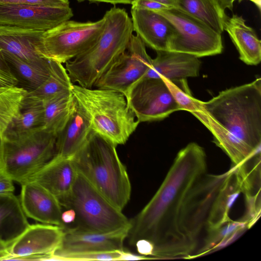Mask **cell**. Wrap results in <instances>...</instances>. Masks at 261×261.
Wrapping results in <instances>:
<instances>
[{
    "instance_id": "cell-1",
    "label": "cell",
    "mask_w": 261,
    "mask_h": 261,
    "mask_svg": "<svg viewBox=\"0 0 261 261\" xmlns=\"http://www.w3.org/2000/svg\"><path fill=\"white\" fill-rule=\"evenodd\" d=\"M206 156L195 142L177 153L155 194L133 219L127 237L130 245L145 239L153 245L152 259L184 257L180 225L189 193L206 173Z\"/></svg>"
},
{
    "instance_id": "cell-2",
    "label": "cell",
    "mask_w": 261,
    "mask_h": 261,
    "mask_svg": "<svg viewBox=\"0 0 261 261\" xmlns=\"http://www.w3.org/2000/svg\"><path fill=\"white\" fill-rule=\"evenodd\" d=\"M205 113L201 122L210 130L225 134L216 145L233 154L261 148V79L227 89L207 101H200Z\"/></svg>"
},
{
    "instance_id": "cell-3",
    "label": "cell",
    "mask_w": 261,
    "mask_h": 261,
    "mask_svg": "<svg viewBox=\"0 0 261 261\" xmlns=\"http://www.w3.org/2000/svg\"><path fill=\"white\" fill-rule=\"evenodd\" d=\"M116 145L92 129L72 158L77 170L114 205L122 211L130 199V181Z\"/></svg>"
},
{
    "instance_id": "cell-4",
    "label": "cell",
    "mask_w": 261,
    "mask_h": 261,
    "mask_svg": "<svg viewBox=\"0 0 261 261\" xmlns=\"http://www.w3.org/2000/svg\"><path fill=\"white\" fill-rule=\"evenodd\" d=\"M103 17L105 28L94 45L66 63L65 69L73 84L93 88L128 47L134 29L126 11L114 7Z\"/></svg>"
},
{
    "instance_id": "cell-5",
    "label": "cell",
    "mask_w": 261,
    "mask_h": 261,
    "mask_svg": "<svg viewBox=\"0 0 261 261\" xmlns=\"http://www.w3.org/2000/svg\"><path fill=\"white\" fill-rule=\"evenodd\" d=\"M71 91L88 114L92 129L116 146L125 144L140 123L120 92L76 84Z\"/></svg>"
},
{
    "instance_id": "cell-6",
    "label": "cell",
    "mask_w": 261,
    "mask_h": 261,
    "mask_svg": "<svg viewBox=\"0 0 261 261\" xmlns=\"http://www.w3.org/2000/svg\"><path fill=\"white\" fill-rule=\"evenodd\" d=\"M57 136L42 127L0 138V172L21 184L56 154Z\"/></svg>"
},
{
    "instance_id": "cell-7",
    "label": "cell",
    "mask_w": 261,
    "mask_h": 261,
    "mask_svg": "<svg viewBox=\"0 0 261 261\" xmlns=\"http://www.w3.org/2000/svg\"><path fill=\"white\" fill-rule=\"evenodd\" d=\"M73 209L76 227L99 232L130 228V220L81 173L77 175L70 193L59 201Z\"/></svg>"
},
{
    "instance_id": "cell-8",
    "label": "cell",
    "mask_w": 261,
    "mask_h": 261,
    "mask_svg": "<svg viewBox=\"0 0 261 261\" xmlns=\"http://www.w3.org/2000/svg\"><path fill=\"white\" fill-rule=\"evenodd\" d=\"M105 25L103 17L95 22L68 20L44 32L36 41L35 47L42 57L66 63L94 45Z\"/></svg>"
},
{
    "instance_id": "cell-9",
    "label": "cell",
    "mask_w": 261,
    "mask_h": 261,
    "mask_svg": "<svg viewBox=\"0 0 261 261\" xmlns=\"http://www.w3.org/2000/svg\"><path fill=\"white\" fill-rule=\"evenodd\" d=\"M155 12L165 17L173 30L167 50L198 58L222 52L221 34L199 20L175 8Z\"/></svg>"
},
{
    "instance_id": "cell-10",
    "label": "cell",
    "mask_w": 261,
    "mask_h": 261,
    "mask_svg": "<svg viewBox=\"0 0 261 261\" xmlns=\"http://www.w3.org/2000/svg\"><path fill=\"white\" fill-rule=\"evenodd\" d=\"M125 96L139 122L161 120L180 110L161 78H142L129 88Z\"/></svg>"
},
{
    "instance_id": "cell-11",
    "label": "cell",
    "mask_w": 261,
    "mask_h": 261,
    "mask_svg": "<svg viewBox=\"0 0 261 261\" xmlns=\"http://www.w3.org/2000/svg\"><path fill=\"white\" fill-rule=\"evenodd\" d=\"M152 59L145 44L137 35H132L126 50L96 82L94 87L115 90L124 96L129 88L142 79Z\"/></svg>"
},
{
    "instance_id": "cell-12",
    "label": "cell",
    "mask_w": 261,
    "mask_h": 261,
    "mask_svg": "<svg viewBox=\"0 0 261 261\" xmlns=\"http://www.w3.org/2000/svg\"><path fill=\"white\" fill-rule=\"evenodd\" d=\"M64 228L44 223L30 224L8 245V260H53L54 253L62 243Z\"/></svg>"
},
{
    "instance_id": "cell-13",
    "label": "cell",
    "mask_w": 261,
    "mask_h": 261,
    "mask_svg": "<svg viewBox=\"0 0 261 261\" xmlns=\"http://www.w3.org/2000/svg\"><path fill=\"white\" fill-rule=\"evenodd\" d=\"M72 16V11L70 7L0 4V26L45 32L69 20Z\"/></svg>"
},
{
    "instance_id": "cell-14",
    "label": "cell",
    "mask_w": 261,
    "mask_h": 261,
    "mask_svg": "<svg viewBox=\"0 0 261 261\" xmlns=\"http://www.w3.org/2000/svg\"><path fill=\"white\" fill-rule=\"evenodd\" d=\"M130 228L108 232L85 230L75 226L64 228L60 247L54 253V260L61 256L87 251H110L123 249Z\"/></svg>"
},
{
    "instance_id": "cell-15",
    "label": "cell",
    "mask_w": 261,
    "mask_h": 261,
    "mask_svg": "<svg viewBox=\"0 0 261 261\" xmlns=\"http://www.w3.org/2000/svg\"><path fill=\"white\" fill-rule=\"evenodd\" d=\"M19 200L26 216L42 223L65 227L59 200L42 186L25 181L20 184Z\"/></svg>"
},
{
    "instance_id": "cell-16",
    "label": "cell",
    "mask_w": 261,
    "mask_h": 261,
    "mask_svg": "<svg viewBox=\"0 0 261 261\" xmlns=\"http://www.w3.org/2000/svg\"><path fill=\"white\" fill-rule=\"evenodd\" d=\"M77 175L72 158L55 154L25 181L42 186L60 201L70 193Z\"/></svg>"
},
{
    "instance_id": "cell-17",
    "label": "cell",
    "mask_w": 261,
    "mask_h": 261,
    "mask_svg": "<svg viewBox=\"0 0 261 261\" xmlns=\"http://www.w3.org/2000/svg\"><path fill=\"white\" fill-rule=\"evenodd\" d=\"M134 31L145 44L156 51L167 50L173 30L170 22L156 12L132 7Z\"/></svg>"
},
{
    "instance_id": "cell-18",
    "label": "cell",
    "mask_w": 261,
    "mask_h": 261,
    "mask_svg": "<svg viewBox=\"0 0 261 261\" xmlns=\"http://www.w3.org/2000/svg\"><path fill=\"white\" fill-rule=\"evenodd\" d=\"M156 53V57L152 59L150 68L142 78L174 80L198 75L201 66L199 58L169 50L157 51Z\"/></svg>"
},
{
    "instance_id": "cell-19",
    "label": "cell",
    "mask_w": 261,
    "mask_h": 261,
    "mask_svg": "<svg viewBox=\"0 0 261 261\" xmlns=\"http://www.w3.org/2000/svg\"><path fill=\"white\" fill-rule=\"evenodd\" d=\"M44 32L13 27L0 26V49L10 53L24 62L38 65L51 60L41 56L35 45Z\"/></svg>"
},
{
    "instance_id": "cell-20",
    "label": "cell",
    "mask_w": 261,
    "mask_h": 261,
    "mask_svg": "<svg viewBox=\"0 0 261 261\" xmlns=\"http://www.w3.org/2000/svg\"><path fill=\"white\" fill-rule=\"evenodd\" d=\"M91 130L90 117L77 101L70 119L57 136L56 154L72 158L85 143Z\"/></svg>"
},
{
    "instance_id": "cell-21",
    "label": "cell",
    "mask_w": 261,
    "mask_h": 261,
    "mask_svg": "<svg viewBox=\"0 0 261 261\" xmlns=\"http://www.w3.org/2000/svg\"><path fill=\"white\" fill-rule=\"evenodd\" d=\"M237 49L240 59L247 65H256L261 61V43L254 30L237 14L226 16L223 25Z\"/></svg>"
},
{
    "instance_id": "cell-22",
    "label": "cell",
    "mask_w": 261,
    "mask_h": 261,
    "mask_svg": "<svg viewBox=\"0 0 261 261\" xmlns=\"http://www.w3.org/2000/svg\"><path fill=\"white\" fill-rule=\"evenodd\" d=\"M19 199L13 193L0 194V240L8 245L30 225Z\"/></svg>"
},
{
    "instance_id": "cell-23",
    "label": "cell",
    "mask_w": 261,
    "mask_h": 261,
    "mask_svg": "<svg viewBox=\"0 0 261 261\" xmlns=\"http://www.w3.org/2000/svg\"><path fill=\"white\" fill-rule=\"evenodd\" d=\"M76 102L72 91L70 90L43 102L42 127L48 133L57 136L70 119Z\"/></svg>"
},
{
    "instance_id": "cell-24",
    "label": "cell",
    "mask_w": 261,
    "mask_h": 261,
    "mask_svg": "<svg viewBox=\"0 0 261 261\" xmlns=\"http://www.w3.org/2000/svg\"><path fill=\"white\" fill-rule=\"evenodd\" d=\"M2 51L12 73L17 80V86L28 92L40 86L51 73L53 60L46 65H34L23 61L10 53Z\"/></svg>"
},
{
    "instance_id": "cell-25",
    "label": "cell",
    "mask_w": 261,
    "mask_h": 261,
    "mask_svg": "<svg viewBox=\"0 0 261 261\" xmlns=\"http://www.w3.org/2000/svg\"><path fill=\"white\" fill-rule=\"evenodd\" d=\"M73 84L65 67L54 61L49 76L37 88L28 92L23 106L42 105L53 97L71 90Z\"/></svg>"
},
{
    "instance_id": "cell-26",
    "label": "cell",
    "mask_w": 261,
    "mask_h": 261,
    "mask_svg": "<svg viewBox=\"0 0 261 261\" xmlns=\"http://www.w3.org/2000/svg\"><path fill=\"white\" fill-rule=\"evenodd\" d=\"M175 9L199 20L219 34L224 31L227 15L225 10L212 0H178Z\"/></svg>"
},
{
    "instance_id": "cell-27",
    "label": "cell",
    "mask_w": 261,
    "mask_h": 261,
    "mask_svg": "<svg viewBox=\"0 0 261 261\" xmlns=\"http://www.w3.org/2000/svg\"><path fill=\"white\" fill-rule=\"evenodd\" d=\"M27 93L17 86L0 88V138L20 114Z\"/></svg>"
},
{
    "instance_id": "cell-28",
    "label": "cell",
    "mask_w": 261,
    "mask_h": 261,
    "mask_svg": "<svg viewBox=\"0 0 261 261\" xmlns=\"http://www.w3.org/2000/svg\"><path fill=\"white\" fill-rule=\"evenodd\" d=\"M43 117L42 105L23 106L19 115L13 120L3 136L19 135L42 127Z\"/></svg>"
},
{
    "instance_id": "cell-29",
    "label": "cell",
    "mask_w": 261,
    "mask_h": 261,
    "mask_svg": "<svg viewBox=\"0 0 261 261\" xmlns=\"http://www.w3.org/2000/svg\"><path fill=\"white\" fill-rule=\"evenodd\" d=\"M164 80L180 110L187 111L193 115L201 109V101L192 95L186 79Z\"/></svg>"
},
{
    "instance_id": "cell-30",
    "label": "cell",
    "mask_w": 261,
    "mask_h": 261,
    "mask_svg": "<svg viewBox=\"0 0 261 261\" xmlns=\"http://www.w3.org/2000/svg\"><path fill=\"white\" fill-rule=\"evenodd\" d=\"M120 250L87 251L65 254L57 257V260H118Z\"/></svg>"
},
{
    "instance_id": "cell-31",
    "label": "cell",
    "mask_w": 261,
    "mask_h": 261,
    "mask_svg": "<svg viewBox=\"0 0 261 261\" xmlns=\"http://www.w3.org/2000/svg\"><path fill=\"white\" fill-rule=\"evenodd\" d=\"M0 4L56 7H69V0H0Z\"/></svg>"
},
{
    "instance_id": "cell-32",
    "label": "cell",
    "mask_w": 261,
    "mask_h": 261,
    "mask_svg": "<svg viewBox=\"0 0 261 261\" xmlns=\"http://www.w3.org/2000/svg\"><path fill=\"white\" fill-rule=\"evenodd\" d=\"M17 80L12 73L0 49V88L17 86Z\"/></svg>"
},
{
    "instance_id": "cell-33",
    "label": "cell",
    "mask_w": 261,
    "mask_h": 261,
    "mask_svg": "<svg viewBox=\"0 0 261 261\" xmlns=\"http://www.w3.org/2000/svg\"><path fill=\"white\" fill-rule=\"evenodd\" d=\"M132 5V7L147 9L153 11H159L173 8L153 0H136Z\"/></svg>"
},
{
    "instance_id": "cell-34",
    "label": "cell",
    "mask_w": 261,
    "mask_h": 261,
    "mask_svg": "<svg viewBox=\"0 0 261 261\" xmlns=\"http://www.w3.org/2000/svg\"><path fill=\"white\" fill-rule=\"evenodd\" d=\"M135 246L137 248L138 252L142 255L151 256L153 251V245L149 240L141 239L138 240L135 243Z\"/></svg>"
},
{
    "instance_id": "cell-35",
    "label": "cell",
    "mask_w": 261,
    "mask_h": 261,
    "mask_svg": "<svg viewBox=\"0 0 261 261\" xmlns=\"http://www.w3.org/2000/svg\"><path fill=\"white\" fill-rule=\"evenodd\" d=\"M13 181L10 178L0 172V194L13 193L15 189Z\"/></svg>"
},
{
    "instance_id": "cell-36",
    "label": "cell",
    "mask_w": 261,
    "mask_h": 261,
    "mask_svg": "<svg viewBox=\"0 0 261 261\" xmlns=\"http://www.w3.org/2000/svg\"><path fill=\"white\" fill-rule=\"evenodd\" d=\"M149 259H150V258L149 257L144 255H136L133 253L126 251L123 249L120 250V256L118 260H134Z\"/></svg>"
},
{
    "instance_id": "cell-37",
    "label": "cell",
    "mask_w": 261,
    "mask_h": 261,
    "mask_svg": "<svg viewBox=\"0 0 261 261\" xmlns=\"http://www.w3.org/2000/svg\"><path fill=\"white\" fill-rule=\"evenodd\" d=\"M76 218L75 211L71 208H68L67 210L62 212L61 215L62 221L65 225L74 222Z\"/></svg>"
},
{
    "instance_id": "cell-38",
    "label": "cell",
    "mask_w": 261,
    "mask_h": 261,
    "mask_svg": "<svg viewBox=\"0 0 261 261\" xmlns=\"http://www.w3.org/2000/svg\"><path fill=\"white\" fill-rule=\"evenodd\" d=\"M85 1H88L92 3L103 2L110 3L112 4H130L133 5L136 0H77L79 2H82Z\"/></svg>"
},
{
    "instance_id": "cell-39",
    "label": "cell",
    "mask_w": 261,
    "mask_h": 261,
    "mask_svg": "<svg viewBox=\"0 0 261 261\" xmlns=\"http://www.w3.org/2000/svg\"><path fill=\"white\" fill-rule=\"evenodd\" d=\"M10 256L8 245L0 240V260H8Z\"/></svg>"
},
{
    "instance_id": "cell-40",
    "label": "cell",
    "mask_w": 261,
    "mask_h": 261,
    "mask_svg": "<svg viewBox=\"0 0 261 261\" xmlns=\"http://www.w3.org/2000/svg\"><path fill=\"white\" fill-rule=\"evenodd\" d=\"M223 10L229 9L232 10L233 7V4L237 0H212ZM241 1V0H239Z\"/></svg>"
},
{
    "instance_id": "cell-41",
    "label": "cell",
    "mask_w": 261,
    "mask_h": 261,
    "mask_svg": "<svg viewBox=\"0 0 261 261\" xmlns=\"http://www.w3.org/2000/svg\"><path fill=\"white\" fill-rule=\"evenodd\" d=\"M162 4L169 6L173 8H176L177 5L178 0H153Z\"/></svg>"
}]
</instances>
